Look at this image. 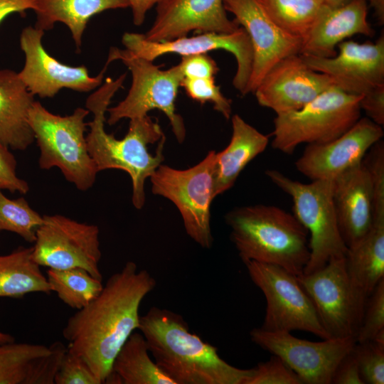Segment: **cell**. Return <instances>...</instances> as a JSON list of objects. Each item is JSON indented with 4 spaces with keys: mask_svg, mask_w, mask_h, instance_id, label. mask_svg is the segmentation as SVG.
Instances as JSON below:
<instances>
[{
    "mask_svg": "<svg viewBox=\"0 0 384 384\" xmlns=\"http://www.w3.org/2000/svg\"><path fill=\"white\" fill-rule=\"evenodd\" d=\"M146 270L127 262L112 274L100 293L71 316L63 329L68 350L80 357L102 383L124 342L139 329V309L144 298L156 286Z\"/></svg>",
    "mask_w": 384,
    "mask_h": 384,
    "instance_id": "1",
    "label": "cell"
},
{
    "mask_svg": "<svg viewBox=\"0 0 384 384\" xmlns=\"http://www.w3.org/2000/svg\"><path fill=\"white\" fill-rule=\"evenodd\" d=\"M139 330L158 367L174 384H245L252 368L224 361L218 349L190 331L183 318L152 306L140 316Z\"/></svg>",
    "mask_w": 384,
    "mask_h": 384,
    "instance_id": "2",
    "label": "cell"
},
{
    "mask_svg": "<svg viewBox=\"0 0 384 384\" xmlns=\"http://www.w3.org/2000/svg\"><path fill=\"white\" fill-rule=\"evenodd\" d=\"M114 95L112 89L103 85L86 100V109L93 114L92 120L87 123V149L98 171L119 169L129 175L133 206L142 209L145 203V181L162 164L165 141L154 154L149 146L165 139V136L157 119L149 115L130 119L128 132L121 139L107 133L105 112Z\"/></svg>",
    "mask_w": 384,
    "mask_h": 384,
    "instance_id": "3",
    "label": "cell"
},
{
    "mask_svg": "<svg viewBox=\"0 0 384 384\" xmlns=\"http://www.w3.org/2000/svg\"><path fill=\"white\" fill-rule=\"evenodd\" d=\"M230 239L243 263L282 267L298 276L309 260L307 230L294 214L264 204L238 207L225 215Z\"/></svg>",
    "mask_w": 384,
    "mask_h": 384,
    "instance_id": "4",
    "label": "cell"
},
{
    "mask_svg": "<svg viewBox=\"0 0 384 384\" xmlns=\"http://www.w3.org/2000/svg\"><path fill=\"white\" fill-rule=\"evenodd\" d=\"M87 109L78 107L73 114H53L34 101L28 122L40 149L39 166L43 170L58 168L65 178L82 191L94 185L99 172L90 156L85 135Z\"/></svg>",
    "mask_w": 384,
    "mask_h": 384,
    "instance_id": "5",
    "label": "cell"
},
{
    "mask_svg": "<svg viewBox=\"0 0 384 384\" xmlns=\"http://www.w3.org/2000/svg\"><path fill=\"white\" fill-rule=\"evenodd\" d=\"M122 61L132 73V85L125 98L116 106L108 107L107 124L113 125L122 119L148 115L152 110L161 111L169 120L177 141L182 143L186 127L182 117L176 112V100L183 76L178 65L161 70L153 61L137 56L127 49L112 47L107 64Z\"/></svg>",
    "mask_w": 384,
    "mask_h": 384,
    "instance_id": "6",
    "label": "cell"
},
{
    "mask_svg": "<svg viewBox=\"0 0 384 384\" xmlns=\"http://www.w3.org/2000/svg\"><path fill=\"white\" fill-rule=\"evenodd\" d=\"M361 98L333 85L301 109L276 114L272 148L292 154L301 144L335 139L361 118Z\"/></svg>",
    "mask_w": 384,
    "mask_h": 384,
    "instance_id": "7",
    "label": "cell"
},
{
    "mask_svg": "<svg viewBox=\"0 0 384 384\" xmlns=\"http://www.w3.org/2000/svg\"><path fill=\"white\" fill-rule=\"evenodd\" d=\"M266 176L293 201L294 215L307 230L309 260L303 273L323 267L331 258L345 257L348 247L341 235L336 215L334 180H293L279 171L268 169Z\"/></svg>",
    "mask_w": 384,
    "mask_h": 384,
    "instance_id": "8",
    "label": "cell"
},
{
    "mask_svg": "<svg viewBox=\"0 0 384 384\" xmlns=\"http://www.w3.org/2000/svg\"><path fill=\"white\" fill-rule=\"evenodd\" d=\"M215 154L208 151L201 161L187 169L161 164L150 177L152 193L176 206L187 235L205 249H210L213 241L210 206L216 197Z\"/></svg>",
    "mask_w": 384,
    "mask_h": 384,
    "instance_id": "9",
    "label": "cell"
},
{
    "mask_svg": "<svg viewBox=\"0 0 384 384\" xmlns=\"http://www.w3.org/2000/svg\"><path fill=\"white\" fill-rule=\"evenodd\" d=\"M245 265L251 280L266 299L260 328L270 331H304L322 339L330 338L296 275L274 265L255 261Z\"/></svg>",
    "mask_w": 384,
    "mask_h": 384,
    "instance_id": "10",
    "label": "cell"
},
{
    "mask_svg": "<svg viewBox=\"0 0 384 384\" xmlns=\"http://www.w3.org/2000/svg\"><path fill=\"white\" fill-rule=\"evenodd\" d=\"M99 234L95 225L59 214L45 215L36 231L33 258L38 265L48 269L82 268L102 280Z\"/></svg>",
    "mask_w": 384,
    "mask_h": 384,
    "instance_id": "11",
    "label": "cell"
},
{
    "mask_svg": "<svg viewBox=\"0 0 384 384\" xmlns=\"http://www.w3.org/2000/svg\"><path fill=\"white\" fill-rule=\"evenodd\" d=\"M252 341L280 358L299 378L302 384H331L341 359L354 348V337L327 338L314 342L298 338L288 331L255 328Z\"/></svg>",
    "mask_w": 384,
    "mask_h": 384,
    "instance_id": "12",
    "label": "cell"
},
{
    "mask_svg": "<svg viewBox=\"0 0 384 384\" xmlns=\"http://www.w3.org/2000/svg\"><path fill=\"white\" fill-rule=\"evenodd\" d=\"M122 42L126 49L150 61L169 53L188 56L206 54L215 50L228 51L235 56L237 62L233 85L245 95L252 71L253 51L250 37L241 26L231 33L206 32L160 42L149 41L142 33H125Z\"/></svg>",
    "mask_w": 384,
    "mask_h": 384,
    "instance_id": "13",
    "label": "cell"
},
{
    "mask_svg": "<svg viewBox=\"0 0 384 384\" xmlns=\"http://www.w3.org/2000/svg\"><path fill=\"white\" fill-rule=\"evenodd\" d=\"M297 278L329 338H356L359 322L345 257L331 258L321 269Z\"/></svg>",
    "mask_w": 384,
    "mask_h": 384,
    "instance_id": "14",
    "label": "cell"
},
{
    "mask_svg": "<svg viewBox=\"0 0 384 384\" xmlns=\"http://www.w3.org/2000/svg\"><path fill=\"white\" fill-rule=\"evenodd\" d=\"M43 31L34 26L24 28L20 35V46L25 63L18 77L28 90L40 97H53L64 88L87 92L99 87L108 64L95 77L89 75L85 65L70 66L52 57L44 48Z\"/></svg>",
    "mask_w": 384,
    "mask_h": 384,
    "instance_id": "15",
    "label": "cell"
},
{
    "mask_svg": "<svg viewBox=\"0 0 384 384\" xmlns=\"http://www.w3.org/2000/svg\"><path fill=\"white\" fill-rule=\"evenodd\" d=\"M223 4L250 37L253 61L245 95L253 93L277 63L289 55L300 54L303 41L278 27L256 0H223Z\"/></svg>",
    "mask_w": 384,
    "mask_h": 384,
    "instance_id": "16",
    "label": "cell"
},
{
    "mask_svg": "<svg viewBox=\"0 0 384 384\" xmlns=\"http://www.w3.org/2000/svg\"><path fill=\"white\" fill-rule=\"evenodd\" d=\"M331 58L300 54L310 68L327 75L335 86L356 95H363L384 85V36L374 43L343 41Z\"/></svg>",
    "mask_w": 384,
    "mask_h": 384,
    "instance_id": "17",
    "label": "cell"
},
{
    "mask_svg": "<svg viewBox=\"0 0 384 384\" xmlns=\"http://www.w3.org/2000/svg\"><path fill=\"white\" fill-rule=\"evenodd\" d=\"M383 127L361 117L345 133L330 142L307 144L295 162L298 171L311 181L334 180L361 163L368 151L382 139Z\"/></svg>",
    "mask_w": 384,
    "mask_h": 384,
    "instance_id": "18",
    "label": "cell"
},
{
    "mask_svg": "<svg viewBox=\"0 0 384 384\" xmlns=\"http://www.w3.org/2000/svg\"><path fill=\"white\" fill-rule=\"evenodd\" d=\"M333 85L327 75L312 70L300 54H294L277 63L253 93L260 106L278 114L301 109Z\"/></svg>",
    "mask_w": 384,
    "mask_h": 384,
    "instance_id": "19",
    "label": "cell"
},
{
    "mask_svg": "<svg viewBox=\"0 0 384 384\" xmlns=\"http://www.w3.org/2000/svg\"><path fill=\"white\" fill-rule=\"evenodd\" d=\"M240 26L227 16L223 0H161L156 17L144 38L153 42L201 33H231Z\"/></svg>",
    "mask_w": 384,
    "mask_h": 384,
    "instance_id": "20",
    "label": "cell"
},
{
    "mask_svg": "<svg viewBox=\"0 0 384 384\" xmlns=\"http://www.w3.org/2000/svg\"><path fill=\"white\" fill-rule=\"evenodd\" d=\"M333 199L341 235L349 247L373 223V181L363 161L334 179Z\"/></svg>",
    "mask_w": 384,
    "mask_h": 384,
    "instance_id": "21",
    "label": "cell"
},
{
    "mask_svg": "<svg viewBox=\"0 0 384 384\" xmlns=\"http://www.w3.org/2000/svg\"><path fill=\"white\" fill-rule=\"evenodd\" d=\"M367 0H349L334 8L325 5L300 54L321 58L336 55V48L346 38L356 34L373 36L374 30L367 19Z\"/></svg>",
    "mask_w": 384,
    "mask_h": 384,
    "instance_id": "22",
    "label": "cell"
},
{
    "mask_svg": "<svg viewBox=\"0 0 384 384\" xmlns=\"http://www.w3.org/2000/svg\"><path fill=\"white\" fill-rule=\"evenodd\" d=\"M68 347L60 341L0 343V384H54Z\"/></svg>",
    "mask_w": 384,
    "mask_h": 384,
    "instance_id": "23",
    "label": "cell"
},
{
    "mask_svg": "<svg viewBox=\"0 0 384 384\" xmlns=\"http://www.w3.org/2000/svg\"><path fill=\"white\" fill-rule=\"evenodd\" d=\"M345 262L360 326L368 299L384 279V218L373 219L368 233L348 247Z\"/></svg>",
    "mask_w": 384,
    "mask_h": 384,
    "instance_id": "24",
    "label": "cell"
},
{
    "mask_svg": "<svg viewBox=\"0 0 384 384\" xmlns=\"http://www.w3.org/2000/svg\"><path fill=\"white\" fill-rule=\"evenodd\" d=\"M34 96L18 73L0 70V143L14 150H25L35 141L28 122Z\"/></svg>",
    "mask_w": 384,
    "mask_h": 384,
    "instance_id": "25",
    "label": "cell"
},
{
    "mask_svg": "<svg viewBox=\"0 0 384 384\" xmlns=\"http://www.w3.org/2000/svg\"><path fill=\"white\" fill-rule=\"evenodd\" d=\"M232 136L228 145L215 154L216 196L230 189L252 159L267 148L269 137L246 122L239 114L231 117Z\"/></svg>",
    "mask_w": 384,
    "mask_h": 384,
    "instance_id": "26",
    "label": "cell"
},
{
    "mask_svg": "<svg viewBox=\"0 0 384 384\" xmlns=\"http://www.w3.org/2000/svg\"><path fill=\"white\" fill-rule=\"evenodd\" d=\"M127 7L128 0H36L34 27L45 31L52 29L56 23L65 24L79 52L85 28L93 16Z\"/></svg>",
    "mask_w": 384,
    "mask_h": 384,
    "instance_id": "27",
    "label": "cell"
},
{
    "mask_svg": "<svg viewBox=\"0 0 384 384\" xmlns=\"http://www.w3.org/2000/svg\"><path fill=\"white\" fill-rule=\"evenodd\" d=\"M32 252V247L19 246L9 254L0 255V297L19 298L32 292H52Z\"/></svg>",
    "mask_w": 384,
    "mask_h": 384,
    "instance_id": "28",
    "label": "cell"
},
{
    "mask_svg": "<svg viewBox=\"0 0 384 384\" xmlns=\"http://www.w3.org/2000/svg\"><path fill=\"white\" fill-rule=\"evenodd\" d=\"M119 384H174L152 361L146 340L133 332L117 353L111 372Z\"/></svg>",
    "mask_w": 384,
    "mask_h": 384,
    "instance_id": "29",
    "label": "cell"
},
{
    "mask_svg": "<svg viewBox=\"0 0 384 384\" xmlns=\"http://www.w3.org/2000/svg\"><path fill=\"white\" fill-rule=\"evenodd\" d=\"M256 1L278 27L303 43L325 6L324 0Z\"/></svg>",
    "mask_w": 384,
    "mask_h": 384,
    "instance_id": "30",
    "label": "cell"
},
{
    "mask_svg": "<svg viewBox=\"0 0 384 384\" xmlns=\"http://www.w3.org/2000/svg\"><path fill=\"white\" fill-rule=\"evenodd\" d=\"M47 279L51 291L68 306L80 309L90 304L103 288L102 280L82 268L48 269Z\"/></svg>",
    "mask_w": 384,
    "mask_h": 384,
    "instance_id": "31",
    "label": "cell"
},
{
    "mask_svg": "<svg viewBox=\"0 0 384 384\" xmlns=\"http://www.w3.org/2000/svg\"><path fill=\"white\" fill-rule=\"evenodd\" d=\"M43 215L34 210L23 198L10 199L0 191V231L14 233L33 243Z\"/></svg>",
    "mask_w": 384,
    "mask_h": 384,
    "instance_id": "32",
    "label": "cell"
},
{
    "mask_svg": "<svg viewBox=\"0 0 384 384\" xmlns=\"http://www.w3.org/2000/svg\"><path fill=\"white\" fill-rule=\"evenodd\" d=\"M354 352L366 383H384V331L373 340L357 343Z\"/></svg>",
    "mask_w": 384,
    "mask_h": 384,
    "instance_id": "33",
    "label": "cell"
},
{
    "mask_svg": "<svg viewBox=\"0 0 384 384\" xmlns=\"http://www.w3.org/2000/svg\"><path fill=\"white\" fill-rule=\"evenodd\" d=\"M181 86L192 100L201 104L210 102L214 110L225 119L231 117V100L223 95L220 87L215 84V78H183Z\"/></svg>",
    "mask_w": 384,
    "mask_h": 384,
    "instance_id": "34",
    "label": "cell"
},
{
    "mask_svg": "<svg viewBox=\"0 0 384 384\" xmlns=\"http://www.w3.org/2000/svg\"><path fill=\"white\" fill-rule=\"evenodd\" d=\"M384 331V279L381 280L367 300L356 340L362 343L373 340Z\"/></svg>",
    "mask_w": 384,
    "mask_h": 384,
    "instance_id": "35",
    "label": "cell"
},
{
    "mask_svg": "<svg viewBox=\"0 0 384 384\" xmlns=\"http://www.w3.org/2000/svg\"><path fill=\"white\" fill-rule=\"evenodd\" d=\"M363 162L373 181V217L384 216V144L382 139L370 147Z\"/></svg>",
    "mask_w": 384,
    "mask_h": 384,
    "instance_id": "36",
    "label": "cell"
},
{
    "mask_svg": "<svg viewBox=\"0 0 384 384\" xmlns=\"http://www.w3.org/2000/svg\"><path fill=\"white\" fill-rule=\"evenodd\" d=\"M245 384H302L297 375L278 356L273 355L267 361L252 368Z\"/></svg>",
    "mask_w": 384,
    "mask_h": 384,
    "instance_id": "37",
    "label": "cell"
},
{
    "mask_svg": "<svg viewBox=\"0 0 384 384\" xmlns=\"http://www.w3.org/2000/svg\"><path fill=\"white\" fill-rule=\"evenodd\" d=\"M55 384H102L87 364L68 350L63 357L54 378Z\"/></svg>",
    "mask_w": 384,
    "mask_h": 384,
    "instance_id": "38",
    "label": "cell"
},
{
    "mask_svg": "<svg viewBox=\"0 0 384 384\" xmlns=\"http://www.w3.org/2000/svg\"><path fill=\"white\" fill-rule=\"evenodd\" d=\"M17 162L9 148L0 143V191L26 194L29 191L26 181L16 174Z\"/></svg>",
    "mask_w": 384,
    "mask_h": 384,
    "instance_id": "39",
    "label": "cell"
},
{
    "mask_svg": "<svg viewBox=\"0 0 384 384\" xmlns=\"http://www.w3.org/2000/svg\"><path fill=\"white\" fill-rule=\"evenodd\" d=\"M207 54L182 56L178 65L183 78H215L218 68L215 60Z\"/></svg>",
    "mask_w": 384,
    "mask_h": 384,
    "instance_id": "40",
    "label": "cell"
},
{
    "mask_svg": "<svg viewBox=\"0 0 384 384\" xmlns=\"http://www.w3.org/2000/svg\"><path fill=\"white\" fill-rule=\"evenodd\" d=\"M331 383L365 384L361 374L354 348L341 359L337 366Z\"/></svg>",
    "mask_w": 384,
    "mask_h": 384,
    "instance_id": "41",
    "label": "cell"
},
{
    "mask_svg": "<svg viewBox=\"0 0 384 384\" xmlns=\"http://www.w3.org/2000/svg\"><path fill=\"white\" fill-rule=\"evenodd\" d=\"M361 110L375 124L384 125V85H379L361 96Z\"/></svg>",
    "mask_w": 384,
    "mask_h": 384,
    "instance_id": "42",
    "label": "cell"
},
{
    "mask_svg": "<svg viewBox=\"0 0 384 384\" xmlns=\"http://www.w3.org/2000/svg\"><path fill=\"white\" fill-rule=\"evenodd\" d=\"M36 0H0V23L14 13L24 14L27 10H34Z\"/></svg>",
    "mask_w": 384,
    "mask_h": 384,
    "instance_id": "43",
    "label": "cell"
},
{
    "mask_svg": "<svg viewBox=\"0 0 384 384\" xmlns=\"http://www.w3.org/2000/svg\"><path fill=\"white\" fill-rule=\"evenodd\" d=\"M161 0H128L132 9L133 23L136 26L143 23L147 11Z\"/></svg>",
    "mask_w": 384,
    "mask_h": 384,
    "instance_id": "44",
    "label": "cell"
},
{
    "mask_svg": "<svg viewBox=\"0 0 384 384\" xmlns=\"http://www.w3.org/2000/svg\"><path fill=\"white\" fill-rule=\"evenodd\" d=\"M380 26L384 25V0H367Z\"/></svg>",
    "mask_w": 384,
    "mask_h": 384,
    "instance_id": "45",
    "label": "cell"
},
{
    "mask_svg": "<svg viewBox=\"0 0 384 384\" xmlns=\"http://www.w3.org/2000/svg\"><path fill=\"white\" fill-rule=\"evenodd\" d=\"M349 0H324L325 5L334 8L347 3Z\"/></svg>",
    "mask_w": 384,
    "mask_h": 384,
    "instance_id": "46",
    "label": "cell"
},
{
    "mask_svg": "<svg viewBox=\"0 0 384 384\" xmlns=\"http://www.w3.org/2000/svg\"><path fill=\"white\" fill-rule=\"evenodd\" d=\"M14 341V338L8 334L0 331V343Z\"/></svg>",
    "mask_w": 384,
    "mask_h": 384,
    "instance_id": "47",
    "label": "cell"
}]
</instances>
